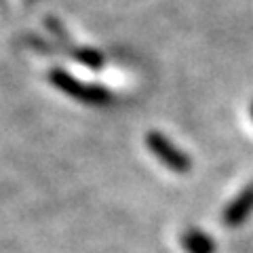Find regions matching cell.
Segmentation results:
<instances>
[{
  "mask_svg": "<svg viewBox=\"0 0 253 253\" xmlns=\"http://www.w3.org/2000/svg\"><path fill=\"white\" fill-rule=\"evenodd\" d=\"M49 81L55 89H59L61 93L70 95L78 101H84V104H93V106H108L112 101V93L104 86L97 84H86L81 83L78 78H74L72 74L63 72V70H53L49 74Z\"/></svg>",
  "mask_w": 253,
  "mask_h": 253,
  "instance_id": "cell-1",
  "label": "cell"
},
{
  "mask_svg": "<svg viewBox=\"0 0 253 253\" xmlns=\"http://www.w3.org/2000/svg\"><path fill=\"white\" fill-rule=\"evenodd\" d=\"M146 146L152 152L158 161H161L165 167L171 169L173 173H188L190 167H192V161L186 152L173 144L171 139H167L163 133L158 131H148L146 133Z\"/></svg>",
  "mask_w": 253,
  "mask_h": 253,
  "instance_id": "cell-2",
  "label": "cell"
},
{
  "mask_svg": "<svg viewBox=\"0 0 253 253\" xmlns=\"http://www.w3.org/2000/svg\"><path fill=\"white\" fill-rule=\"evenodd\" d=\"M253 213V184L247 186L236 199L224 209V224L236 228L247 221V217Z\"/></svg>",
  "mask_w": 253,
  "mask_h": 253,
  "instance_id": "cell-3",
  "label": "cell"
},
{
  "mask_svg": "<svg viewBox=\"0 0 253 253\" xmlns=\"http://www.w3.org/2000/svg\"><path fill=\"white\" fill-rule=\"evenodd\" d=\"M181 247L188 253H215V243L211 241V236L196 228L181 234Z\"/></svg>",
  "mask_w": 253,
  "mask_h": 253,
  "instance_id": "cell-4",
  "label": "cell"
},
{
  "mask_svg": "<svg viewBox=\"0 0 253 253\" xmlns=\"http://www.w3.org/2000/svg\"><path fill=\"white\" fill-rule=\"evenodd\" d=\"M74 57L81 61V63H86V66H91V68H97L104 63V55H99L97 51H93V49H78L74 53Z\"/></svg>",
  "mask_w": 253,
  "mask_h": 253,
  "instance_id": "cell-5",
  "label": "cell"
},
{
  "mask_svg": "<svg viewBox=\"0 0 253 253\" xmlns=\"http://www.w3.org/2000/svg\"><path fill=\"white\" fill-rule=\"evenodd\" d=\"M251 118H253V104H251Z\"/></svg>",
  "mask_w": 253,
  "mask_h": 253,
  "instance_id": "cell-6",
  "label": "cell"
}]
</instances>
